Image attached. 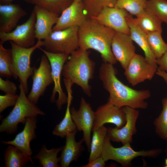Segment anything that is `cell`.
Returning a JSON list of instances; mask_svg holds the SVG:
<instances>
[{
  "label": "cell",
  "mask_w": 167,
  "mask_h": 167,
  "mask_svg": "<svg viewBox=\"0 0 167 167\" xmlns=\"http://www.w3.org/2000/svg\"><path fill=\"white\" fill-rule=\"evenodd\" d=\"M111 141L106 135L104 143L102 157L106 161H114L123 167L131 165V161L139 156L154 158L161 152V149H153L137 151L128 143L120 147L115 148L111 144Z\"/></svg>",
  "instance_id": "8992f818"
},
{
  "label": "cell",
  "mask_w": 167,
  "mask_h": 167,
  "mask_svg": "<svg viewBox=\"0 0 167 167\" xmlns=\"http://www.w3.org/2000/svg\"><path fill=\"white\" fill-rule=\"evenodd\" d=\"M107 129L104 126L93 131L88 162L102 156L104 142L107 134Z\"/></svg>",
  "instance_id": "4316f807"
},
{
  "label": "cell",
  "mask_w": 167,
  "mask_h": 167,
  "mask_svg": "<svg viewBox=\"0 0 167 167\" xmlns=\"http://www.w3.org/2000/svg\"><path fill=\"white\" fill-rule=\"evenodd\" d=\"M62 148L63 146L48 150L46 145H43L39 152L32 158L38 160L40 165L43 167H59L61 166L58 163L60 158L58 157L57 155Z\"/></svg>",
  "instance_id": "484cf974"
},
{
  "label": "cell",
  "mask_w": 167,
  "mask_h": 167,
  "mask_svg": "<svg viewBox=\"0 0 167 167\" xmlns=\"http://www.w3.org/2000/svg\"><path fill=\"white\" fill-rule=\"evenodd\" d=\"M134 21L137 26L146 34L153 32H162V22L151 12L145 9Z\"/></svg>",
  "instance_id": "d4e9b609"
},
{
  "label": "cell",
  "mask_w": 167,
  "mask_h": 167,
  "mask_svg": "<svg viewBox=\"0 0 167 167\" xmlns=\"http://www.w3.org/2000/svg\"><path fill=\"white\" fill-rule=\"evenodd\" d=\"M161 33L156 32L147 34L149 46L156 59L161 58L167 50V44L163 40Z\"/></svg>",
  "instance_id": "f1b7e54d"
},
{
  "label": "cell",
  "mask_w": 167,
  "mask_h": 167,
  "mask_svg": "<svg viewBox=\"0 0 167 167\" xmlns=\"http://www.w3.org/2000/svg\"><path fill=\"white\" fill-rule=\"evenodd\" d=\"M3 154L6 167H23L30 161L34 163L31 157L15 146L8 145Z\"/></svg>",
  "instance_id": "cb8c5ba5"
},
{
  "label": "cell",
  "mask_w": 167,
  "mask_h": 167,
  "mask_svg": "<svg viewBox=\"0 0 167 167\" xmlns=\"http://www.w3.org/2000/svg\"><path fill=\"white\" fill-rule=\"evenodd\" d=\"M12 59L10 49H6L0 43V75L10 78L13 76L12 69Z\"/></svg>",
  "instance_id": "d6a6232c"
},
{
  "label": "cell",
  "mask_w": 167,
  "mask_h": 167,
  "mask_svg": "<svg viewBox=\"0 0 167 167\" xmlns=\"http://www.w3.org/2000/svg\"><path fill=\"white\" fill-rule=\"evenodd\" d=\"M158 68L149 63L145 57L136 54L124 70V74L128 83L134 86L152 79Z\"/></svg>",
  "instance_id": "30bf717a"
},
{
  "label": "cell",
  "mask_w": 167,
  "mask_h": 167,
  "mask_svg": "<svg viewBox=\"0 0 167 167\" xmlns=\"http://www.w3.org/2000/svg\"><path fill=\"white\" fill-rule=\"evenodd\" d=\"M116 32L93 18H88L79 28V48L98 52L103 62L114 65L117 62L111 49Z\"/></svg>",
  "instance_id": "7a4b0ae2"
},
{
  "label": "cell",
  "mask_w": 167,
  "mask_h": 167,
  "mask_svg": "<svg viewBox=\"0 0 167 167\" xmlns=\"http://www.w3.org/2000/svg\"><path fill=\"white\" fill-rule=\"evenodd\" d=\"M77 130V129L65 136V145L63 146L60 157L59 163L61 167H68L71 162L77 161L84 149L82 145L84 142L83 139L79 142L75 140Z\"/></svg>",
  "instance_id": "44dd1931"
},
{
  "label": "cell",
  "mask_w": 167,
  "mask_h": 167,
  "mask_svg": "<svg viewBox=\"0 0 167 167\" xmlns=\"http://www.w3.org/2000/svg\"><path fill=\"white\" fill-rule=\"evenodd\" d=\"M126 116V122L121 128L109 127L107 129V136L110 141L121 142L123 145L131 143L133 136L136 133V123L139 116L137 109L127 106L122 108Z\"/></svg>",
  "instance_id": "4fadbf2b"
},
{
  "label": "cell",
  "mask_w": 167,
  "mask_h": 167,
  "mask_svg": "<svg viewBox=\"0 0 167 167\" xmlns=\"http://www.w3.org/2000/svg\"><path fill=\"white\" fill-rule=\"evenodd\" d=\"M82 0V1H83V0Z\"/></svg>",
  "instance_id": "b9f144b4"
},
{
  "label": "cell",
  "mask_w": 167,
  "mask_h": 167,
  "mask_svg": "<svg viewBox=\"0 0 167 167\" xmlns=\"http://www.w3.org/2000/svg\"><path fill=\"white\" fill-rule=\"evenodd\" d=\"M118 0H83L85 13L88 18L96 16L105 7H114Z\"/></svg>",
  "instance_id": "83f0119b"
},
{
  "label": "cell",
  "mask_w": 167,
  "mask_h": 167,
  "mask_svg": "<svg viewBox=\"0 0 167 167\" xmlns=\"http://www.w3.org/2000/svg\"><path fill=\"white\" fill-rule=\"evenodd\" d=\"M74 0H29V3L50 11L61 14Z\"/></svg>",
  "instance_id": "f546056e"
},
{
  "label": "cell",
  "mask_w": 167,
  "mask_h": 167,
  "mask_svg": "<svg viewBox=\"0 0 167 167\" xmlns=\"http://www.w3.org/2000/svg\"><path fill=\"white\" fill-rule=\"evenodd\" d=\"M161 112L153 122L156 134L161 139L167 141V95L162 101Z\"/></svg>",
  "instance_id": "1f68e13d"
},
{
  "label": "cell",
  "mask_w": 167,
  "mask_h": 167,
  "mask_svg": "<svg viewBox=\"0 0 167 167\" xmlns=\"http://www.w3.org/2000/svg\"><path fill=\"white\" fill-rule=\"evenodd\" d=\"M126 19L130 31V36L133 41L135 42L144 52L147 61L153 66L158 67L156 59L149 46L147 34L137 26L132 15L129 13Z\"/></svg>",
  "instance_id": "7402d4cb"
},
{
  "label": "cell",
  "mask_w": 167,
  "mask_h": 167,
  "mask_svg": "<svg viewBox=\"0 0 167 167\" xmlns=\"http://www.w3.org/2000/svg\"><path fill=\"white\" fill-rule=\"evenodd\" d=\"M20 93L17 101L9 115L2 120L0 132H5L7 134L15 133L20 123L25 124L26 118L30 117L43 116L45 113L36 105L31 102L26 96V92L22 84L19 86Z\"/></svg>",
  "instance_id": "277c9868"
},
{
  "label": "cell",
  "mask_w": 167,
  "mask_h": 167,
  "mask_svg": "<svg viewBox=\"0 0 167 167\" xmlns=\"http://www.w3.org/2000/svg\"><path fill=\"white\" fill-rule=\"evenodd\" d=\"M19 95L11 94H6L0 95V113L2 112L7 108L14 106L17 101Z\"/></svg>",
  "instance_id": "e575fe53"
},
{
  "label": "cell",
  "mask_w": 167,
  "mask_h": 167,
  "mask_svg": "<svg viewBox=\"0 0 167 167\" xmlns=\"http://www.w3.org/2000/svg\"><path fill=\"white\" fill-rule=\"evenodd\" d=\"M67 93V101L64 116L62 121L57 124L53 129L52 134L63 138L68 134L76 131L77 129L72 119L70 106L73 99L72 87L73 84L69 81L63 79Z\"/></svg>",
  "instance_id": "603a6c76"
},
{
  "label": "cell",
  "mask_w": 167,
  "mask_h": 167,
  "mask_svg": "<svg viewBox=\"0 0 167 167\" xmlns=\"http://www.w3.org/2000/svg\"><path fill=\"white\" fill-rule=\"evenodd\" d=\"M36 117H28L23 130L16 135L14 139L11 141L2 140V143L14 145L31 157L32 151L30 146V143L36 138L35 130L37 127Z\"/></svg>",
  "instance_id": "d6986e66"
},
{
  "label": "cell",
  "mask_w": 167,
  "mask_h": 167,
  "mask_svg": "<svg viewBox=\"0 0 167 167\" xmlns=\"http://www.w3.org/2000/svg\"><path fill=\"white\" fill-rule=\"evenodd\" d=\"M87 19L83 1L74 0L61 14L52 31L60 30L72 27H79Z\"/></svg>",
  "instance_id": "2e32d148"
},
{
  "label": "cell",
  "mask_w": 167,
  "mask_h": 167,
  "mask_svg": "<svg viewBox=\"0 0 167 167\" xmlns=\"http://www.w3.org/2000/svg\"><path fill=\"white\" fill-rule=\"evenodd\" d=\"M129 13L125 10L114 7L104 8L95 17L91 18L116 32L130 35L126 17Z\"/></svg>",
  "instance_id": "5bb4252c"
},
{
  "label": "cell",
  "mask_w": 167,
  "mask_h": 167,
  "mask_svg": "<svg viewBox=\"0 0 167 167\" xmlns=\"http://www.w3.org/2000/svg\"><path fill=\"white\" fill-rule=\"evenodd\" d=\"M79 28L75 26L52 31L43 41L45 49L70 55L79 47Z\"/></svg>",
  "instance_id": "52a82bcc"
},
{
  "label": "cell",
  "mask_w": 167,
  "mask_h": 167,
  "mask_svg": "<svg viewBox=\"0 0 167 167\" xmlns=\"http://www.w3.org/2000/svg\"><path fill=\"white\" fill-rule=\"evenodd\" d=\"M38 49L47 56L51 66L52 76L54 86L50 98V101L52 103L55 102V96L58 93V97L56 102L58 109L60 110L62 106L67 104V96L63 92L61 86V76L63 66L70 55L49 52L42 49L41 47Z\"/></svg>",
  "instance_id": "ba28073f"
},
{
  "label": "cell",
  "mask_w": 167,
  "mask_h": 167,
  "mask_svg": "<svg viewBox=\"0 0 167 167\" xmlns=\"http://www.w3.org/2000/svg\"><path fill=\"white\" fill-rule=\"evenodd\" d=\"M158 68L167 73V50L160 58L156 60Z\"/></svg>",
  "instance_id": "74e56055"
},
{
  "label": "cell",
  "mask_w": 167,
  "mask_h": 167,
  "mask_svg": "<svg viewBox=\"0 0 167 167\" xmlns=\"http://www.w3.org/2000/svg\"><path fill=\"white\" fill-rule=\"evenodd\" d=\"M33 10L36 15L35 37L37 40H45L52 32L59 15L35 5Z\"/></svg>",
  "instance_id": "ac0fdd59"
},
{
  "label": "cell",
  "mask_w": 167,
  "mask_h": 167,
  "mask_svg": "<svg viewBox=\"0 0 167 167\" xmlns=\"http://www.w3.org/2000/svg\"><path fill=\"white\" fill-rule=\"evenodd\" d=\"M161 77L167 84V73L158 68L156 74Z\"/></svg>",
  "instance_id": "f35d334b"
},
{
  "label": "cell",
  "mask_w": 167,
  "mask_h": 167,
  "mask_svg": "<svg viewBox=\"0 0 167 167\" xmlns=\"http://www.w3.org/2000/svg\"><path fill=\"white\" fill-rule=\"evenodd\" d=\"M117 73L113 64L103 62L100 67L99 79L109 94L108 102L119 108L146 109L148 103L146 100L150 97V92L135 89L126 85L117 77Z\"/></svg>",
  "instance_id": "6da1fadb"
},
{
  "label": "cell",
  "mask_w": 167,
  "mask_h": 167,
  "mask_svg": "<svg viewBox=\"0 0 167 167\" xmlns=\"http://www.w3.org/2000/svg\"><path fill=\"white\" fill-rule=\"evenodd\" d=\"M36 15L33 10L28 20L23 24L17 25L12 31L0 32V43L3 44L7 41H12L17 45L29 48L35 44Z\"/></svg>",
  "instance_id": "9c48e42d"
},
{
  "label": "cell",
  "mask_w": 167,
  "mask_h": 167,
  "mask_svg": "<svg viewBox=\"0 0 167 167\" xmlns=\"http://www.w3.org/2000/svg\"><path fill=\"white\" fill-rule=\"evenodd\" d=\"M13 0H0V4H6L12 3ZM29 3V0H22Z\"/></svg>",
  "instance_id": "ab89813d"
},
{
  "label": "cell",
  "mask_w": 167,
  "mask_h": 167,
  "mask_svg": "<svg viewBox=\"0 0 167 167\" xmlns=\"http://www.w3.org/2000/svg\"><path fill=\"white\" fill-rule=\"evenodd\" d=\"M125 114L122 108L118 107L108 102L99 106L95 112L92 131L104 126L106 123L115 125L120 128L126 122Z\"/></svg>",
  "instance_id": "9a60e30c"
},
{
  "label": "cell",
  "mask_w": 167,
  "mask_h": 167,
  "mask_svg": "<svg viewBox=\"0 0 167 167\" xmlns=\"http://www.w3.org/2000/svg\"><path fill=\"white\" fill-rule=\"evenodd\" d=\"M106 161L102 156L98 158L87 164L81 166V167H104L105 166Z\"/></svg>",
  "instance_id": "8d00e7d4"
},
{
  "label": "cell",
  "mask_w": 167,
  "mask_h": 167,
  "mask_svg": "<svg viewBox=\"0 0 167 167\" xmlns=\"http://www.w3.org/2000/svg\"><path fill=\"white\" fill-rule=\"evenodd\" d=\"M27 12L19 4H0V32L12 31Z\"/></svg>",
  "instance_id": "ffe728a7"
},
{
  "label": "cell",
  "mask_w": 167,
  "mask_h": 167,
  "mask_svg": "<svg viewBox=\"0 0 167 167\" xmlns=\"http://www.w3.org/2000/svg\"><path fill=\"white\" fill-rule=\"evenodd\" d=\"M71 112L77 130L83 132V139L88 152H90L92 138L91 133L94 120L95 112L84 98L82 97L79 109L76 110L72 107L71 109Z\"/></svg>",
  "instance_id": "7c38bea8"
},
{
  "label": "cell",
  "mask_w": 167,
  "mask_h": 167,
  "mask_svg": "<svg viewBox=\"0 0 167 167\" xmlns=\"http://www.w3.org/2000/svg\"><path fill=\"white\" fill-rule=\"evenodd\" d=\"M146 9L152 13L162 23L167 24V0L147 1Z\"/></svg>",
  "instance_id": "836d02e7"
},
{
  "label": "cell",
  "mask_w": 167,
  "mask_h": 167,
  "mask_svg": "<svg viewBox=\"0 0 167 167\" xmlns=\"http://www.w3.org/2000/svg\"><path fill=\"white\" fill-rule=\"evenodd\" d=\"M10 42L12 59L13 76L15 79L19 78L27 93L28 91V80L33 75L35 68L30 65L31 56L36 49L44 46V41L38 40L34 46L27 48L19 46L12 41Z\"/></svg>",
  "instance_id": "5b68a950"
},
{
  "label": "cell",
  "mask_w": 167,
  "mask_h": 167,
  "mask_svg": "<svg viewBox=\"0 0 167 167\" xmlns=\"http://www.w3.org/2000/svg\"><path fill=\"white\" fill-rule=\"evenodd\" d=\"M165 167H167V158L165 159Z\"/></svg>",
  "instance_id": "60d3db41"
},
{
  "label": "cell",
  "mask_w": 167,
  "mask_h": 167,
  "mask_svg": "<svg viewBox=\"0 0 167 167\" xmlns=\"http://www.w3.org/2000/svg\"><path fill=\"white\" fill-rule=\"evenodd\" d=\"M32 79V88L27 97L31 102L36 105L47 88L53 83L50 63L44 54L41 57L39 67L35 68Z\"/></svg>",
  "instance_id": "8fae6325"
},
{
  "label": "cell",
  "mask_w": 167,
  "mask_h": 167,
  "mask_svg": "<svg viewBox=\"0 0 167 167\" xmlns=\"http://www.w3.org/2000/svg\"><path fill=\"white\" fill-rule=\"evenodd\" d=\"M17 87L16 84L9 79H3L0 77V90L6 94H16Z\"/></svg>",
  "instance_id": "d590c367"
},
{
  "label": "cell",
  "mask_w": 167,
  "mask_h": 167,
  "mask_svg": "<svg viewBox=\"0 0 167 167\" xmlns=\"http://www.w3.org/2000/svg\"><path fill=\"white\" fill-rule=\"evenodd\" d=\"M89 55L88 50L78 48L69 55L62 73L64 79L79 86L90 97L91 87L89 81L93 77L95 63Z\"/></svg>",
  "instance_id": "3957f363"
},
{
  "label": "cell",
  "mask_w": 167,
  "mask_h": 167,
  "mask_svg": "<svg viewBox=\"0 0 167 167\" xmlns=\"http://www.w3.org/2000/svg\"><path fill=\"white\" fill-rule=\"evenodd\" d=\"M111 49L116 59L125 70L135 54V47L130 35L115 33L111 43Z\"/></svg>",
  "instance_id": "e0dca14e"
},
{
  "label": "cell",
  "mask_w": 167,
  "mask_h": 167,
  "mask_svg": "<svg viewBox=\"0 0 167 167\" xmlns=\"http://www.w3.org/2000/svg\"><path fill=\"white\" fill-rule=\"evenodd\" d=\"M147 0H118L115 6L123 9L131 15L136 17L146 9Z\"/></svg>",
  "instance_id": "4dcf8cb0"
}]
</instances>
